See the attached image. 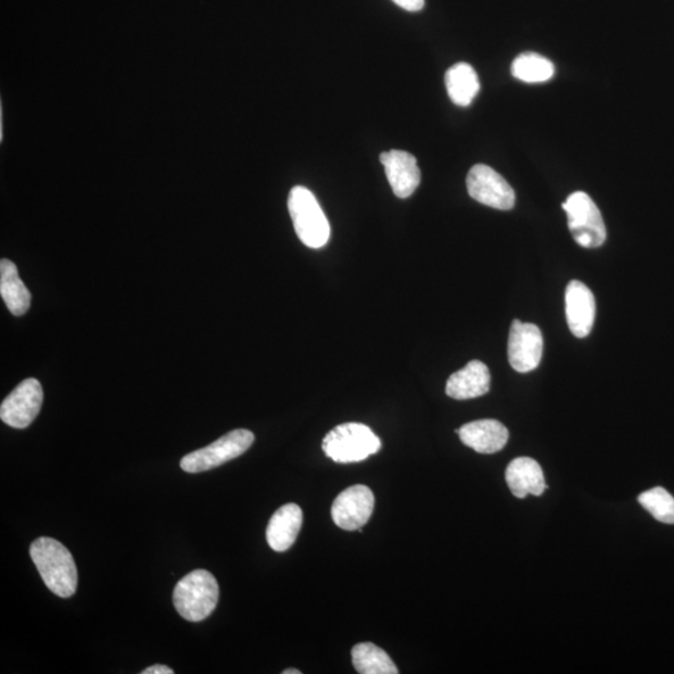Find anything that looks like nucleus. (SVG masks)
I'll return each mask as SVG.
<instances>
[{
    "label": "nucleus",
    "instance_id": "39448f33",
    "mask_svg": "<svg viewBox=\"0 0 674 674\" xmlns=\"http://www.w3.org/2000/svg\"><path fill=\"white\" fill-rule=\"evenodd\" d=\"M568 214L569 229L582 247H599L607 239L606 225L601 212L594 200L584 191L571 194L562 204Z\"/></svg>",
    "mask_w": 674,
    "mask_h": 674
},
{
    "label": "nucleus",
    "instance_id": "ddd939ff",
    "mask_svg": "<svg viewBox=\"0 0 674 674\" xmlns=\"http://www.w3.org/2000/svg\"><path fill=\"white\" fill-rule=\"evenodd\" d=\"M462 443L479 454H496L509 443V430L497 420H478L457 430Z\"/></svg>",
    "mask_w": 674,
    "mask_h": 674
},
{
    "label": "nucleus",
    "instance_id": "7ed1b4c3",
    "mask_svg": "<svg viewBox=\"0 0 674 674\" xmlns=\"http://www.w3.org/2000/svg\"><path fill=\"white\" fill-rule=\"evenodd\" d=\"M380 448V438L369 427L357 422L339 424L322 441L325 455L338 463L361 462Z\"/></svg>",
    "mask_w": 674,
    "mask_h": 674
},
{
    "label": "nucleus",
    "instance_id": "20e7f679",
    "mask_svg": "<svg viewBox=\"0 0 674 674\" xmlns=\"http://www.w3.org/2000/svg\"><path fill=\"white\" fill-rule=\"evenodd\" d=\"M288 206L296 236L304 245L320 249L328 244L330 224L309 189L295 187L291 190Z\"/></svg>",
    "mask_w": 674,
    "mask_h": 674
},
{
    "label": "nucleus",
    "instance_id": "9b49d317",
    "mask_svg": "<svg viewBox=\"0 0 674 674\" xmlns=\"http://www.w3.org/2000/svg\"><path fill=\"white\" fill-rule=\"evenodd\" d=\"M565 316L572 334L584 339L593 331L596 300L584 282L572 280L565 289Z\"/></svg>",
    "mask_w": 674,
    "mask_h": 674
},
{
    "label": "nucleus",
    "instance_id": "6e6552de",
    "mask_svg": "<svg viewBox=\"0 0 674 674\" xmlns=\"http://www.w3.org/2000/svg\"><path fill=\"white\" fill-rule=\"evenodd\" d=\"M43 387L36 379L21 382L0 406V419L14 429H27L43 404Z\"/></svg>",
    "mask_w": 674,
    "mask_h": 674
},
{
    "label": "nucleus",
    "instance_id": "f257e3e1",
    "mask_svg": "<svg viewBox=\"0 0 674 674\" xmlns=\"http://www.w3.org/2000/svg\"><path fill=\"white\" fill-rule=\"evenodd\" d=\"M30 557L52 593L69 598L78 587V570L69 549L60 541L40 537L30 546Z\"/></svg>",
    "mask_w": 674,
    "mask_h": 674
},
{
    "label": "nucleus",
    "instance_id": "4be33fe9",
    "mask_svg": "<svg viewBox=\"0 0 674 674\" xmlns=\"http://www.w3.org/2000/svg\"><path fill=\"white\" fill-rule=\"evenodd\" d=\"M393 2L407 12H420L424 7V0H393Z\"/></svg>",
    "mask_w": 674,
    "mask_h": 674
},
{
    "label": "nucleus",
    "instance_id": "b1692460",
    "mask_svg": "<svg viewBox=\"0 0 674 674\" xmlns=\"http://www.w3.org/2000/svg\"><path fill=\"white\" fill-rule=\"evenodd\" d=\"M282 674H302V672L294 670V669H290V670H285L284 672H282Z\"/></svg>",
    "mask_w": 674,
    "mask_h": 674
},
{
    "label": "nucleus",
    "instance_id": "0eeeda50",
    "mask_svg": "<svg viewBox=\"0 0 674 674\" xmlns=\"http://www.w3.org/2000/svg\"><path fill=\"white\" fill-rule=\"evenodd\" d=\"M468 191L476 202L497 211H511L516 203V194L509 182L488 165L478 164L469 171Z\"/></svg>",
    "mask_w": 674,
    "mask_h": 674
},
{
    "label": "nucleus",
    "instance_id": "5701e85b",
    "mask_svg": "<svg viewBox=\"0 0 674 674\" xmlns=\"http://www.w3.org/2000/svg\"><path fill=\"white\" fill-rule=\"evenodd\" d=\"M141 674H174V671L164 664H155L145 669Z\"/></svg>",
    "mask_w": 674,
    "mask_h": 674
},
{
    "label": "nucleus",
    "instance_id": "423d86ee",
    "mask_svg": "<svg viewBox=\"0 0 674 674\" xmlns=\"http://www.w3.org/2000/svg\"><path fill=\"white\" fill-rule=\"evenodd\" d=\"M255 436L252 431L239 429L216 440L209 446L196 449L185 457L180 468L189 473L209 471L227 463L245 454L254 444Z\"/></svg>",
    "mask_w": 674,
    "mask_h": 674
},
{
    "label": "nucleus",
    "instance_id": "412c9836",
    "mask_svg": "<svg viewBox=\"0 0 674 674\" xmlns=\"http://www.w3.org/2000/svg\"><path fill=\"white\" fill-rule=\"evenodd\" d=\"M638 503L657 521L674 524V497L663 487H654L640 494Z\"/></svg>",
    "mask_w": 674,
    "mask_h": 674
},
{
    "label": "nucleus",
    "instance_id": "f3484780",
    "mask_svg": "<svg viewBox=\"0 0 674 674\" xmlns=\"http://www.w3.org/2000/svg\"><path fill=\"white\" fill-rule=\"evenodd\" d=\"M0 295L14 316H23L29 310L31 295L20 278L18 268L8 259L0 262Z\"/></svg>",
    "mask_w": 674,
    "mask_h": 674
},
{
    "label": "nucleus",
    "instance_id": "a211bd4d",
    "mask_svg": "<svg viewBox=\"0 0 674 674\" xmlns=\"http://www.w3.org/2000/svg\"><path fill=\"white\" fill-rule=\"evenodd\" d=\"M445 82L448 97L456 105H470L480 91L478 73L468 63L453 65L445 75Z\"/></svg>",
    "mask_w": 674,
    "mask_h": 674
},
{
    "label": "nucleus",
    "instance_id": "4468645a",
    "mask_svg": "<svg viewBox=\"0 0 674 674\" xmlns=\"http://www.w3.org/2000/svg\"><path fill=\"white\" fill-rule=\"evenodd\" d=\"M303 526V510L296 504H288L275 512L266 530V539L277 552H285L295 544Z\"/></svg>",
    "mask_w": 674,
    "mask_h": 674
},
{
    "label": "nucleus",
    "instance_id": "f8f14e48",
    "mask_svg": "<svg viewBox=\"0 0 674 674\" xmlns=\"http://www.w3.org/2000/svg\"><path fill=\"white\" fill-rule=\"evenodd\" d=\"M380 162L384 165L387 180L397 198H409L419 188L421 171L414 155L403 150H391L380 155Z\"/></svg>",
    "mask_w": 674,
    "mask_h": 674
},
{
    "label": "nucleus",
    "instance_id": "2eb2a0df",
    "mask_svg": "<svg viewBox=\"0 0 674 674\" xmlns=\"http://www.w3.org/2000/svg\"><path fill=\"white\" fill-rule=\"evenodd\" d=\"M491 374L487 366L473 360L448 378L446 394L455 399H470L488 393Z\"/></svg>",
    "mask_w": 674,
    "mask_h": 674
},
{
    "label": "nucleus",
    "instance_id": "9d476101",
    "mask_svg": "<svg viewBox=\"0 0 674 674\" xmlns=\"http://www.w3.org/2000/svg\"><path fill=\"white\" fill-rule=\"evenodd\" d=\"M374 507L372 491L364 485L348 487L332 504L331 516L336 526L346 531L361 530Z\"/></svg>",
    "mask_w": 674,
    "mask_h": 674
},
{
    "label": "nucleus",
    "instance_id": "dca6fc26",
    "mask_svg": "<svg viewBox=\"0 0 674 674\" xmlns=\"http://www.w3.org/2000/svg\"><path fill=\"white\" fill-rule=\"evenodd\" d=\"M506 482L513 496L518 498L529 495L541 496L547 488L543 469L530 457H519L507 466Z\"/></svg>",
    "mask_w": 674,
    "mask_h": 674
},
{
    "label": "nucleus",
    "instance_id": "6ab92c4d",
    "mask_svg": "<svg viewBox=\"0 0 674 674\" xmlns=\"http://www.w3.org/2000/svg\"><path fill=\"white\" fill-rule=\"evenodd\" d=\"M353 663L361 674H397L398 670L391 657L377 645L366 643L353 648Z\"/></svg>",
    "mask_w": 674,
    "mask_h": 674
},
{
    "label": "nucleus",
    "instance_id": "1a4fd4ad",
    "mask_svg": "<svg viewBox=\"0 0 674 674\" xmlns=\"http://www.w3.org/2000/svg\"><path fill=\"white\" fill-rule=\"evenodd\" d=\"M543 352L544 338L539 328L534 323L513 320L507 347L512 369L522 373L534 371L543 359Z\"/></svg>",
    "mask_w": 674,
    "mask_h": 674
},
{
    "label": "nucleus",
    "instance_id": "f03ea898",
    "mask_svg": "<svg viewBox=\"0 0 674 674\" xmlns=\"http://www.w3.org/2000/svg\"><path fill=\"white\" fill-rule=\"evenodd\" d=\"M219 601L218 581L209 571L195 570L182 577L174 588L175 610L190 622L203 621L214 612Z\"/></svg>",
    "mask_w": 674,
    "mask_h": 674
},
{
    "label": "nucleus",
    "instance_id": "aec40b11",
    "mask_svg": "<svg viewBox=\"0 0 674 674\" xmlns=\"http://www.w3.org/2000/svg\"><path fill=\"white\" fill-rule=\"evenodd\" d=\"M516 79L529 85L545 82L554 77L555 66L547 58L536 53H523L516 58L511 65Z\"/></svg>",
    "mask_w": 674,
    "mask_h": 674
}]
</instances>
